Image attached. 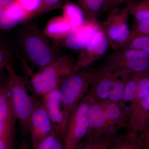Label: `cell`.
I'll return each instance as SVG.
<instances>
[{
    "instance_id": "cell-1",
    "label": "cell",
    "mask_w": 149,
    "mask_h": 149,
    "mask_svg": "<svg viewBox=\"0 0 149 149\" xmlns=\"http://www.w3.org/2000/svg\"><path fill=\"white\" fill-rule=\"evenodd\" d=\"M13 40L22 61H27L39 70L52 63L58 57L54 46L37 24H23L15 31Z\"/></svg>"
},
{
    "instance_id": "cell-2",
    "label": "cell",
    "mask_w": 149,
    "mask_h": 149,
    "mask_svg": "<svg viewBox=\"0 0 149 149\" xmlns=\"http://www.w3.org/2000/svg\"><path fill=\"white\" fill-rule=\"evenodd\" d=\"M8 77L13 107L18 121L22 141L21 147H27L30 121L38 99L29 95L27 90V77L19 75L10 62L6 67Z\"/></svg>"
},
{
    "instance_id": "cell-3",
    "label": "cell",
    "mask_w": 149,
    "mask_h": 149,
    "mask_svg": "<svg viewBox=\"0 0 149 149\" xmlns=\"http://www.w3.org/2000/svg\"><path fill=\"white\" fill-rule=\"evenodd\" d=\"M89 116L90 126L86 137L112 139L120 129L128 128V118L114 102L92 99Z\"/></svg>"
},
{
    "instance_id": "cell-4",
    "label": "cell",
    "mask_w": 149,
    "mask_h": 149,
    "mask_svg": "<svg viewBox=\"0 0 149 149\" xmlns=\"http://www.w3.org/2000/svg\"><path fill=\"white\" fill-rule=\"evenodd\" d=\"M91 72L89 93L92 99L118 104L122 100L126 83L132 73L106 65Z\"/></svg>"
},
{
    "instance_id": "cell-5",
    "label": "cell",
    "mask_w": 149,
    "mask_h": 149,
    "mask_svg": "<svg viewBox=\"0 0 149 149\" xmlns=\"http://www.w3.org/2000/svg\"><path fill=\"white\" fill-rule=\"evenodd\" d=\"M76 61L69 56L58 57L51 64L32 74L29 81L32 92L42 97L59 87L63 81L72 74Z\"/></svg>"
},
{
    "instance_id": "cell-6",
    "label": "cell",
    "mask_w": 149,
    "mask_h": 149,
    "mask_svg": "<svg viewBox=\"0 0 149 149\" xmlns=\"http://www.w3.org/2000/svg\"><path fill=\"white\" fill-rule=\"evenodd\" d=\"M91 71L80 69L65 79L59 87L62 107L67 125L70 116L89 93Z\"/></svg>"
},
{
    "instance_id": "cell-7",
    "label": "cell",
    "mask_w": 149,
    "mask_h": 149,
    "mask_svg": "<svg viewBox=\"0 0 149 149\" xmlns=\"http://www.w3.org/2000/svg\"><path fill=\"white\" fill-rule=\"evenodd\" d=\"M91 100L92 98L88 93L70 116L63 142L65 149H74L88 135Z\"/></svg>"
},
{
    "instance_id": "cell-8",
    "label": "cell",
    "mask_w": 149,
    "mask_h": 149,
    "mask_svg": "<svg viewBox=\"0 0 149 149\" xmlns=\"http://www.w3.org/2000/svg\"><path fill=\"white\" fill-rule=\"evenodd\" d=\"M130 3L122 8L112 9L101 27L106 36L109 45L117 50L127 44L130 34L128 24Z\"/></svg>"
},
{
    "instance_id": "cell-9",
    "label": "cell",
    "mask_w": 149,
    "mask_h": 149,
    "mask_svg": "<svg viewBox=\"0 0 149 149\" xmlns=\"http://www.w3.org/2000/svg\"><path fill=\"white\" fill-rule=\"evenodd\" d=\"M108 45L106 36L100 28L96 32L88 45L80 52L76 60L73 73L80 69L86 68L102 57L106 52Z\"/></svg>"
},
{
    "instance_id": "cell-10",
    "label": "cell",
    "mask_w": 149,
    "mask_h": 149,
    "mask_svg": "<svg viewBox=\"0 0 149 149\" xmlns=\"http://www.w3.org/2000/svg\"><path fill=\"white\" fill-rule=\"evenodd\" d=\"M55 133L42 99H38L30 121L29 138L31 144L37 143Z\"/></svg>"
},
{
    "instance_id": "cell-11",
    "label": "cell",
    "mask_w": 149,
    "mask_h": 149,
    "mask_svg": "<svg viewBox=\"0 0 149 149\" xmlns=\"http://www.w3.org/2000/svg\"><path fill=\"white\" fill-rule=\"evenodd\" d=\"M56 134L64 142L67 123L62 107L59 87L41 98Z\"/></svg>"
},
{
    "instance_id": "cell-12",
    "label": "cell",
    "mask_w": 149,
    "mask_h": 149,
    "mask_svg": "<svg viewBox=\"0 0 149 149\" xmlns=\"http://www.w3.org/2000/svg\"><path fill=\"white\" fill-rule=\"evenodd\" d=\"M96 22V20H85L82 26L73 30L63 40L65 47L73 50H82L101 28Z\"/></svg>"
},
{
    "instance_id": "cell-13",
    "label": "cell",
    "mask_w": 149,
    "mask_h": 149,
    "mask_svg": "<svg viewBox=\"0 0 149 149\" xmlns=\"http://www.w3.org/2000/svg\"><path fill=\"white\" fill-rule=\"evenodd\" d=\"M149 120V88L130 116L128 121L129 131L142 133L148 128Z\"/></svg>"
},
{
    "instance_id": "cell-14",
    "label": "cell",
    "mask_w": 149,
    "mask_h": 149,
    "mask_svg": "<svg viewBox=\"0 0 149 149\" xmlns=\"http://www.w3.org/2000/svg\"><path fill=\"white\" fill-rule=\"evenodd\" d=\"M0 121L15 126L17 121L13 107L8 75L0 81Z\"/></svg>"
},
{
    "instance_id": "cell-15",
    "label": "cell",
    "mask_w": 149,
    "mask_h": 149,
    "mask_svg": "<svg viewBox=\"0 0 149 149\" xmlns=\"http://www.w3.org/2000/svg\"><path fill=\"white\" fill-rule=\"evenodd\" d=\"M136 72L130 75L126 83L122 100L118 103L128 121L133 111V105L136 98L137 86L141 77L148 72Z\"/></svg>"
},
{
    "instance_id": "cell-16",
    "label": "cell",
    "mask_w": 149,
    "mask_h": 149,
    "mask_svg": "<svg viewBox=\"0 0 149 149\" xmlns=\"http://www.w3.org/2000/svg\"><path fill=\"white\" fill-rule=\"evenodd\" d=\"M72 31L71 25L63 16L51 18L43 30L49 39L55 41L64 40Z\"/></svg>"
},
{
    "instance_id": "cell-17",
    "label": "cell",
    "mask_w": 149,
    "mask_h": 149,
    "mask_svg": "<svg viewBox=\"0 0 149 149\" xmlns=\"http://www.w3.org/2000/svg\"><path fill=\"white\" fill-rule=\"evenodd\" d=\"M62 9V16L68 21L73 30L85 23V15L79 6L70 2H67Z\"/></svg>"
},
{
    "instance_id": "cell-18",
    "label": "cell",
    "mask_w": 149,
    "mask_h": 149,
    "mask_svg": "<svg viewBox=\"0 0 149 149\" xmlns=\"http://www.w3.org/2000/svg\"><path fill=\"white\" fill-rule=\"evenodd\" d=\"M86 20H96L97 17L104 12L105 0H78Z\"/></svg>"
},
{
    "instance_id": "cell-19",
    "label": "cell",
    "mask_w": 149,
    "mask_h": 149,
    "mask_svg": "<svg viewBox=\"0 0 149 149\" xmlns=\"http://www.w3.org/2000/svg\"><path fill=\"white\" fill-rule=\"evenodd\" d=\"M130 13L138 22L149 19V0L130 3Z\"/></svg>"
},
{
    "instance_id": "cell-20",
    "label": "cell",
    "mask_w": 149,
    "mask_h": 149,
    "mask_svg": "<svg viewBox=\"0 0 149 149\" xmlns=\"http://www.w3.org/2000/svg\"><path fill=\"white\" fill-rule=\"evenodd\" d=\"M111 139L104 137H86L74 149H107Z\"/></svg>"
},
{
    "instance_id": "cell-21",
    "label": "cell",
    "mask_w": 149,
    "mask_h": 149,
    "mask_svg": "<svg viewBox=\"0 0 149 149\" xmlns=\"http://www.w3.org/2000/svg\"><path fill=\"white\" fill-rule=\"evenodd\" d=\"M33 149H65L64 143L57 136L53 133L37 143L32 145Z\"/></svg>"
},
{
    "instance_id": "cell-22",
    "label": "cell",
    "mask_w": 149,
    "mask_h": 149,
    "mask_svg": "<svg viewBox=\"0 0 149 149\" xmlns=\"http://www.w3.org/2000/svg\"><path fill=\"white\" fill-rule=\"evenodd\" d=\"M30 17L39 15L41 0H16Z\"/></svg>"
},
{
    "instance_id": "cell-23",
    "label": "cell",
    "mask_w": 149,
    "mask_h": 149,
    "mask_svg": "<svg viewBox=\"0 0 149 149\" xmlns=\"http://www.w3.org/2000/svg\"><path fill=\"white\" fill-rule=\"evenodd\" d=\"M114 56L125 60L149 58V54L142 50L136 49H128L120 53L116 54Z\"/></svg>"
},
{
    "instance_id": "cell-24",
    "label": "cell",
    "mask_w": 149,
    "mask_h": 149,
    "mask_svg": "<svg viewBox=\"0 0 149 149\" xmlns=\"http://www.w3.org/2000/svg\"><path fill=\"white\" fill-rule=\"evenodd\" d=\"M142 50L149 54V36L136 37L130 41L124 47Z\"/></svg>"
},
{
    "instance_id": "cell-25",
    "label": "cell",
    "mask_w": 149,
    "mask_h": 149,
    "mask_svg": "<svg viewBox=\"0 0 149 149\" xmlns=\"http://www.w3.org/2000/svg\"><path fill=\"white\" fill-rule=\"evenodd\" d=\"M144 36H149V19L139 22L135 29L130 32V37L126 45L136 37Z\"/></svg>"
},
{
    "instance_id": "cell-26",
    "label": "cell",
    "mask_w": 149,
    "mask_h": 149,
    "mask_svg": "<svg viewBox=\"0 0 149 149\" xmlns=\"http://www.w3.org/2000/svg\"><path fill=\"white\" fill-rule=\"evenodd\" d=\"M41 1L40 15L55 10L61 9L64 5L62 0H41Z\"/></svg>"
},
{
    "instance_id": "cell-27",
    "label": "cell",
    "mask_w": 149,
    "mask_h": 149,
    "mask_svg": "<svg viewBox=\"0 0 149 149\" xmlns=\"http://www.w3.org/2000/svg\"><path fill=\"white\" fill-rule=\"evenodd\" d=\"M11 54L4 40L0 37V63L10 62Z\"/></svg>"
},
{
    "instance_id": "cell-28",
    "label": "cell",
    "mask_w": 149,
    "mask_h": 149,
    "mask_svg": "<svg viewBox=\"0 0 149 149\" xmlns=\"http://www.w3.org/2000/svg\"><path fill=\"white\" fill-rule=\"evenodd\" d=\"M136 0H105L104 11L111 10L112 9L118 8V6L124 3H131Z\"/></svg>"
},
{
    "instance_id": "cell-29",
    "label": "cell",
    "mask_w": 149,
    "mask_h": 149,
    "mask_svg": "<svg viewBox=\"0 0 149 149\" xmlns=\"http://www.w3.org/2000/svg\"><path fill=\"white\" fill-rule=\"evenodd\" d=\"M15 138H0V149H13Z\"/></svg>"
},
{
    "instance_id": "cell-30",
    "label": "cell",
    "mask_w": 149,
    "mask_h": 149,
    "mask_svg": "<svg viewBox=\"0 0 149 149\" xmlns=\"http://www.w3.org/2000/svg\"><path fill=\"white\" fill-rule=\"evenodd\" d=\"M144 146L146 149H149V131L148 129L141 133L140 136Z\"/></svg>"
},
{
    "instance_id": "cell-31",
    "label": "cell",
    "mask_w": 149,
    "mask_h": 149,
    "mask_svg": "<svg viewBox=\"0 0 149 149\" xmlns=\"http://www.w3.org/2000/svg\"><path fill=\"white\" fill-rule=\"evenodd\" d=\"M145 148H146L141 140V137L139 136H138L134 142L131 149H145Z\"/></svg>"
},
{
    "instance_id": "cell-32",
    "label": "cell",
    "mask_w": 149,
    "mask_h": 149,
    "mask_svg": "<svg viewBox=\"0 0 149 149\" xmlns=\"http://www.w3.org/2000/svg\"><path fill=\"white\" fill-rule=\"evenodd\" d=\"M14 0H0V13L3 10Z\"/></svg>"
},
{
    "instance_id": "cell-33",
    "label": "cell",
    "mask_w": 149,
    "mask_h": 149,
    "mask_svg": "<svg viewBox=\"0 0 149 149\" xmlns=\"http://www.w3.org/2000/svg\"><path fill=\"white\" fill-rule=\"evenodd\" d=\"M9 63V62H8ZM8 63H0V81L3 77V74L4 70L6 69V67Z\"/></svg>"
},
{
    "instance_id": "cell-34",
    "label": "cell",
    "mask_w": 149,
    "mask_h": 149,
    "mask_svg": "<svg viewBox=\"0 0 149 149\" xmlns=\"http://www.w3.org/2000/svg\"><path fill=\"white\" fill-rule=\"evenodd\" d=\"M109 143H110V142H109ZM107 149H114L113 148H112V147L110 145L109 143V144L107 148Z\"/></svg>"
},
{
    "instance_id": "cell-35",
    "label": "cell",
    "mask_w": 149,
    "mask_h": 149,
    "mask_svg": "<svg viewBox=\"0 0 149 149\" xmlns=\"http://www.w3.org/2000/svg\"><path fill=\"white\" fill-rule=\"evenodd\" d=\"M147 129H148V130L149 131V120L148 121V128H147Z\"/></svg>"
},
{
    "instance_id": "cell-36",
    "label": "cell",
    "mask_w": 149,
    "mask_h": 149,
    "mask_svg": "<svg viewBox=\"0 0 149 149\" xmlns=\"http://www.w3.org/2000/svg\"><path fill=\"white\" fill-rule=\"evenodd\" d=\"M21 149H26L24 148H21Z\"/></svg>"
},
{
    "instance_id": "cell-37",
    "label": "cell",
    "mask_w": 149,
    "mask_h": 149,
    "mask_svg": "<svg viewBox=\"0 0 149 149\" xmlns=\"http://www.w3.org/2000/svg\"></svg>"
}]
</instances>
